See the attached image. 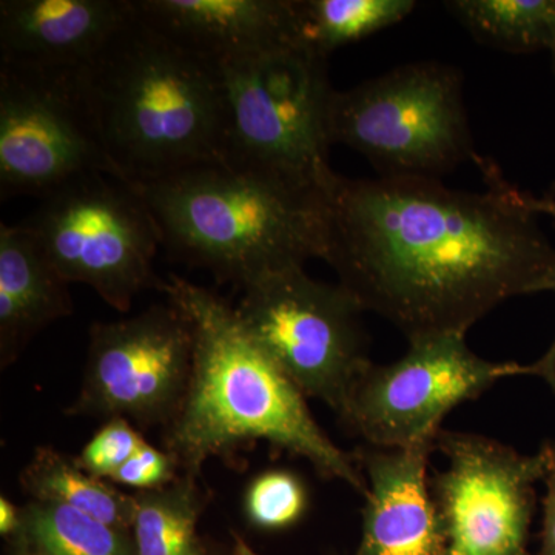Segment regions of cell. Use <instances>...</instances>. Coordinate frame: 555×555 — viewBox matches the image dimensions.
<instances>
[{"label":"cell","mask_w":555,"mask_h":555,"mask_svg":"<svg viewBox=\"0 0 555 555\" xmlns=\"http://www.w3.org/2000/svg\"><path fill=\"white\" fill-rule=\"evenodd\" d=\"M139 16L198 56L222 65L298 46L295 0H133Z\"/></svg>","instance_id":"9a60e30c"},{"label":"cell","mask_w":555,"mask_h":555,"mask_svg":"<svg viewBox=\"0 0 555 555\" xmlns=\"http://www.w3.org/2000/svg\"><path fill=\"white\" fill-rule=\"evenodd\" d=\"M488 190L440 179L335 177L327 251L339 284L409 341L466 335L506 299L545 292L555 248L517 190L481 163Z\"/></svg>","instance_id":"6da1fadb"},{"label":"cell","mask_w":555,"mask_h":555,"mask_svg":"<svg viewBox=\"0 0 555 555\" xmlns=\"http://www.w3.org/2000/svg\"><path fill=\"white\" fill-rule=\"evenodd\" d=\"M20 483L31 500L75 507L102 524L131 532L134 494L120 491L104 478L91 476L75 459L54 448L36 449L30 463L22 469Z\"/></svg>","instance_id":"e0dca14e"},{"label":"cell","mask_w":555,"mask_h":555,"mask_svg":"<svg viewBox=\"0 0 555 555\" xmlns=\"http://www.w3.org/2000/svg\"><path fill=\"white\" fill-rule=\"evenodd\" d=\"M228 100L224 166L326 193L327 116L332 89L326 57L301 46L219 65Z\"/></svg>","instance_id":"5b68a950"},{"label":"cell","mask_w":555,"mask_h":555,"mask_svg":"<svg viewBox=\"0 0 555 555\" xmlns=\"http://www.w3.org/2000/svg\"><path fill=\"white\" fill-rule=\"evenodd\" d=\"M414 0H295L297 42L320 56L406 20Z\"/></svg>","instance_id":"ffe728a7"},{"label":"cell","mask_w":555,"mask_h":555,"mask_svg":"<svg viewBox=\"0 0 555 555\" xmlns=\"http://www.w3.org/2000/svg\"><path fill=\"white\" fill-rule=\"evenodd\" d=\"M14 555H42L39 553H35V551L25 550V547L14 546Z\"/></svg>","instance_id":"4dcf8cb0"},{"label":"cell","mask_w":555,"mask_h":555,"mask_svg":"<svg viewBox=\"0 0 555 555\" xmlns=\"http://www.w3.org/2000/svg\"><path fill=\"white\" fill-rule=\"evenodd\" d=\"M75 72L91 124L124 181L138 184L224 163L221 67L152 27L137 9Z\"/></svg>","instance_id":"3957f363"},{"label":"cell","mask_w":555,"mask_h":555,"mask_svg":"<svg viewBox=\"0 0 555 555\" xmlns=\"http://www.w3.org/2000/svg\"><path fill=\"white\" fill-rule=\"evenodd\" d=\"M86 173L124 181L91 124L75 69L0 65V198L40 199Z\"/></svg>","instance_id":"30bf717a"},{"label":"cell","mask_w":555,"mask_h":555,"mask_svg":"<svg viewBox=\"0 0 555 555\" xmlns=\"http://www.w3.org/2000/svg\"><path fill=\"white\" fill-rule=\"evenodd\" d=\"M22 507L14 505L7 496H0V534L5 539H13L20 531Z\"/></svg>","instance_id":"4316f807"},{"label":"cell","mask_w":555,"mask_h":555,"mask_svg":"<svg viewBox=\"0 0 555 555\" xmlns=\"http://www.w3.org/2000/svg\"><path fill=\"white\" fill-rule=\"evenodd\" d=\"M22 224L68 284L90 286L118 312H129L147 288L163 292L166 280L155 272L163 247L158 224L129 182L80 175L40 198Z\"/></svg>","instance_id":"52a82bcc"},{"label":"cell","mask_w":555,"mask_h":555,"mask_svg":"<svg viewBox=\"0 0 555 555\" xmlns=\"http://www.w3.org/2000/svg\"><path fill=\"white\" fill-rule=\"evenodd\" d=\"M133 494L137 555H206L198 521L208 495L199 476L182 473L170 485Z\"/></svg>","instance_id":"ac0fdd59"},{"label":"cell","mask_w":555,"mask_h":555,"mask_svg":"<svg viewBox=\"0 0 555 555\" xmlns=\"http://www.w3.org/2000/svg\"><path fill=\"white\" fill-rule=\"evenodd\" d=\"M13 546L42 555H137L131 532L61 503L30 500L22 507Z\"/></svg>","instance_id":"d6986e66"},{"label":"cell","mask_w":555,"mask_h":555,"mask_svg":"<svg viewBox=\"0 0 555 555\" xmlns=\"http://www.w3.org/2000/svg\"><path fill=\"white\" fill-rule=\"evenodd\" d=\"M545 292H554L555 294V270L551 273L550 280L546 283ZM521 375H532V377H540L545 379L551 389L555 392V338L553 345L546 350L545 356L540 358L539 361L532 364H524L521 367Z\"/></svg>","instance_id":"484cf974"},{"label":"cell","mask_w":555,"mask_h":555,"mask_svg":"<svg viewBox=\"0 0 555 555\" xmlns=\"http://www.w3.org/2000/svg\"><path fill=\"white\" fill-rule=\"evenodd\" d=\"M133 0H2L0 65L78 69L133 16Z\"/></svg>","instance_id":"5bb4252c"},{"label":"cell","mask_w":555,"mask_h":555,"mask_svg":"<svg viewBox=\"0 0 555 555\" xmlns=\"http://www.w3.org/2000/svg\"><path fill=\"white\" fill-rule=\"evenodd\" d=\"M69 284L24 224L0 225V366H11L33 338L73 313Z\"/></svg>","instance_id":"2e32d148"},{"label":"cell","mask_w":555,"mask_h":555,"mask_svg":"<svg viewBox=\"0 0 555 555\" xmlns=\"http://www.w3.org/2000/svg\"><path fill=\"white\" fill-rule=\"evenodd\" d=\"M192 366V327L170 301L93 324L82 386L67 412L166 429L188 393Z\"/></svg>","instance_id":"8fae6325"},{"label":"cell","mask_w":555,"mask_h":555,"mask_svg":"<svg viewBox=\"0 0 555 555\" xmlns=\"http://www.w3.org/2000/svg\"><path fill=\"white\" fill-rule=\"evenodd\" d=\"M547 50L551 51V56H553V65H554V72H555V0H554L553 30H551V39H550V46H547Z\"/></svg>","instance_id":"f546056e"},{"label":"cell","mask_w":555,"mask_h":555,"mask_svg":"<svg viewBox=\"0 0 555 555\" xmlns=\"http://www.w3.org/2000/svg\"><path fill=\"white\" fill-rule=\"evenodd\" d=\"M529 207L535 215H547L555 221V198L554 196H545V198H535L529 195Z\"/></svg>","instance_id":"83f0119b"},{"label":"cell","mask_w":555,"mask_h":555,"mask_svg":"<svg viewBox=\"0 0 555 555\" xmlns=\"http://www.w3.org/2000/svg\"><path fill=\"white\" fill-rule=\"evenodd\" d=\"M448 467L430 481L448 555H529L535 485L545 480V451L525 455L476 434H438Z\"/></svg>","instance_id":"7c38bea8"},{"label":"cell","mask_w":555,"mask_h":555,"mask_svg":"<svg viewBox=\"0 0 555 555\" xmlns=\"http://www.w3.org/2000/svg\"><path fill=\"white\" fill-rule=\"evenodd\" d=\"M331 145L361 153L383 178H433L477 159L463 79L440 62H416L346 91L328 105Z\"/></svg>","instance_id":"8992f818"},{"label":"cell","mask_w":555,"mask_h":555,"mask_svg":"<svg viewBox=\"0 0 555 555\" xmlns=\"http://www.w3.org/2000/svg\"><path fill=\"white\" fill-rule=\"evenodd\" d=\"M236 312L248 334L306 398L345 414L371 360L364 312L341 284L313 280L305 268L268 273L243 288Z\"/></svg>","instance_id":"ba28073f"},{"label":"cell","mask_w":555,"mask_h":555,"mask_svg":"<svg viewBox=\"0 0 555 555\" xmlns=\"http://www.w3.org/2000/svg\"><path fill=\"white\" fill-rule=\"evenodd\" d=\"M434 448L353 452L366 474L363 537L357 555H448V539L427 477Z\"/></svg>","instance_id":"4fadbf2b"},{"label":"cell","mask_w":555,"mask_h":555,"mask_svg":"<svg viewBox=\"0 0 555 555\" xmlns=\"http://www.w3.org/2000/svg\"><path fill=\"white\" fill-rule=\"evenodd\" d=\"M145 443L137 426L126 418H112L104 422L75 460L91 476L109 480Z\"/></svg>","instance_id":"603a6c76"},{"label":"cell","mask_w":555,"mask_h":555,"mask_svg":"<svg viewBox=\"0 0 555 555\" xmlns=\"http://www.w3.org/2000/svg\"><path fill=\"white\" fill-rule=\"evenodd\" d=\"M233 555H258L255 553L254 550H251L250 546L247 545L246 542H244L243 539H241L240 535L235 534V546H233Z\"/></svg>","instance_id":"f1b7e54d"},{"label":"cell","mask_w":555,"mask_h":555,"mask_svg":"<svg viewBox=\"0 0 555 555\" xmlns=\"http://www.w3.org/2000/svg\"><path fill=\"white\" fill-rule=\"evenodd\" d=\"M308 507V491L288 470H266L247 486L244 513L251 525L278 531L297 524Z\"/></svg>","instance_id":"7402d4cb"},{"label":"cell","mask_w":555,"mask_h":555,"mask_svg":"<svg viewBox=\"0 0 555 555\" xmlns=\"http://www.w3.org/2000/svg\"><path fill=\"white\" fill-rule=\"evenodd\" d=\"M181 474L177 460L169 452L145 443L108 481L142 492L170 485Z\"/></svg>","instance_id":"cb8c5ba5"},{"label":"cell","mask_w":555,"mask_h":555,"mask_svg":"<svg viewBox=\"0 0 555 555\" xmlns=\"http://www.w3.org/2000/svg\"><path fill=\"white\" fill-rule=\"evenodd\" d=\"M465 337L412 339L400 360L369 364L339 422L367 447L436 449L441 423L452 409L476 400L500 379L520 377L524 367L483 360L467 347Z\"/></svg>","instance_id":"9c48e42d"},{"label":"cell","mask_w":555,"mask_h":555,"mask_svg":"<svg viewBox=\"0 0 555 555\" xmlns=\"http://www.w3.org/2000/svg\"><path fill=\"white\" fill-rule=\"evenodd\" d=\"M188 317L193 334L192 375L163 447L184 474L201 476L210 459L232 460L266 441L301 456L328 480L366 494L356 456L321 429L301 390L255 341L236 308L215 292L170 275L163 288Z\"/></svg>","instance_id":"7a4b0ae2"},{"label":"cell","mask_w":555,"mask_h":555,"mask_svg":"<svg viewBox=\"0 0 555 555\" xmlns=\"http://www.w3.org/2000/svg\"><path fill=\"white\" fill-rule=\"evenodd\" d=\"M444 5L486 46L517 54L550 46L554 0H452Z\"/></svg>","instance_id":"44dd1931"},{"label":"cell","mask_w":555,"mask_h":555,"mask_svg":"<svg viewBox=\"0 0 555 555\" xmlns=\"http://www.w3.org/2000/svg\"><path fill=\"white\" fill-rule=\"evenodd\" d=\"M133 185L171 258L241 291L268 273L326 258V193L224 164Z\"/></svg>","instance_id":"277c9868"},{"label":"cell","mask_w":555,"mask_h":555,"mask_svg":"<svg viewBox=\"0 0 555 555\" xmlns=\"http://www.w3.org/2000/svg\"><path fill=\"white\" fill-rule=\"evenodd\" d=\"M546 466V495L543 499L542 555H555V443L543 444Z\"/></svg>","instance_id":"d4e9b609"},{"label":"cell","mask_w":555,"mask_h":555,"mask_svg":"<svg viewBox=\"0 0 555 555\" xmlns=\"http://www.w3.org/2000/svg\"><path fill=\"white\" fill-rule=\"evenodd\" d=\"M206 555H217V554H215V553H211V551H208V550H207V553H206Z\"/></svg>","instance_id":"1f68e13d"}]
</instances>
